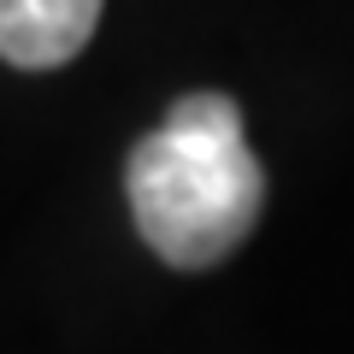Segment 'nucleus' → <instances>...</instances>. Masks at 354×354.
Masks as SVG:
<instances>
[{
	"instance_id": "nucleus-1",
	"label": "nucleus",
	"mask_w": 354,
	"mask_h": 354,
	"mask_svg": "<svg viewBox=\"0 0 354 354\" xmlns=\"http://www.w3.org/2000/svg\"><path fill=\"white\" fill-rule=\"evenodd\" d=\"M124 189L136 230L165 266L201 272L242 248L266 207V171L242 142V106L195 88L130 148Z\"/></svg>"
},
{
	"instance_id": "nucleus-2",
	"label": "nucleus",
	"mask_w": 354,
	"mask_h": 354,
	"mask_svg": "<svg viewBox=\"0 0 354 354\" xmlns=\"http://www.w3.org/2000/svg\"><path fill=\"white\" fill-rule=\"evenodd\" d=\"M101 0H0V59L48 71L95 36Z\"/></svg>"
}]
</instances>
